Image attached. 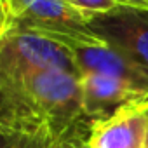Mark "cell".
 <instances>
[{
	"mask_svg": "<svg viewBox=\"0 0 148 148\" xmlns=\"http://www.w3.org/2000/svg\"><path fill=\"white\" fill-rule=\"evenodd\" d=\"M0 125L49 131L56 139L91 132L86 117L80 77L63 70H47L33 75L0 80Z\"/></svg>",
	"mask_w": 148,
	"mask_h": 148,
	"instance_id": "1",
	"label": "cell"
},
{
	"mask_svg": "<svg viewBox=\"0 0 148 148\" xmlns=\"http://www.w3.org/2000/svg\"><path fill=\"white\" fill-rule=\"evenodd\" d=\"M9 7L11 26L33 32L68 51L103 40L89 28L92 16L73 7L68 0H9Z\"/></svg>",
	"mask_w": 148,
	"mask_h": 148,
	"instance_id": "2",
	"label": "cell"
},
{
	"mask_svg": "<svg viewBox=\"0 0 148 148\" xmlns=\"http://www.w3.org/2000/svg\"><path fill=\"white\" fill-rule=\"evenodd\" d=\"M47 70H63L80 77L73 54L58 42L16 26L0 38V80H14Z\"/></svg>",
	"mask_w": 148,
	"mask_h": 148,
	"instance_id": "3",
	"label": "cell"
},
{
	"mask_svg": "<svg viewBox=\"0 0 148 148\" xmlns=\"http://www.w3.org/2000/svg\"><path fill=\"white\" fill-rule=\"evenodd\" d=\"M89 28L99 38L148 68V11L125 7L110 14H96L91 18Z\"/></svg>",
	"mask_w": 148,
	"mask_h": 148,
	"instance_id": "4",
	"label": "cell"
},
{
	"mask_svg": "<svg viewBox=\"0 0 148 148\" xmlns=\"http://www.w3.org/2000/svg\"><path fill=\"white\" fill-rule=\"evenodd\" d=\"M82 103L86 117L94 124L112 115L148 101V89L122 79L86 73L80 77Z\"/></svg>",
	"mask_w": 148,
	"mask_h": 148,
	"instance_id": "5",
	"label": "cell"
},
{
	"mask_svg": "<svg viewBox=\"0 0 148 148\" xmlns=\"http://www.w3.org/2000/svg\"><path fill=\"white\" fill-rule=\"evenodd\" d=\"M70 52L73 54L80 77L86 73H99L148 89V68L105 40L77 45L70 49Z\"/></svg>",
	"mask_w": 148,
	"mask_h": 148,
	"instance_id": "6",
	"label": "cell"
},
{
	"mask_svg": "<svg viewBox=\"0 0 148 148\" xmlns=\"http://www.w3.org/2000/svg\"><path fill=\"white\" fill-rule=\"evenodd\" d=\"M148 132V101L125 108L91 127L92 148H143Z\"/></svg>",
	"mask_w": 148,
	"mask_h": 148,
	"instance_id": "7",
	"label": "cell"
},
{
	"mask_svg": "<svg viewBox=\"0 0 148 148\" xmlns=\"http://www.w3.org/2000/svg\"><path fill=\"white\" fill-rule=\"evenodd\" d=\"M56 138L49 131H25L0 125V148H52Z\"/></svg>",
	"mask_w": 148,
	"mask_h": 148,
	"instance_id": "8",
	"label": "cell"
},
{
	"mask_svg": "<svg viewBox=\"0 0 148 148\" xmlns=\"http://www.w3.org/2000/svg\"><path fill=\"white\" fill-rule=\"evenodd\" d=\"M68 2L91 16L96 14H110L120 9H125L129 5H125L122 0H68Z\"/></svg>",
	"mask_w": 148,
	"mask_h": 148,
	"instance_id": "9",
	"label": "cell"
},
{
	"mask_svg": "<svg viewBox=\"0 0 148 148\" xmlns=\"http://www.w3.org/2000/svg\"><path fill=\"white\" fill-rule=\"evenodd\" d=\"M91 132H79V134H71L61 139H56L52 148H92L89 141Z\"/></svg>",
	"mask_w": 148,
	"mask_h": 148,
	"instance_id": "10",
	"label": "cell"
},
{
	"mask_svg": "<svg viewBox=\"0 0 148 148\" xmlns=\"http://www.w3.org/2000/svg\"><path fill=\"white\" fill-rule=\"evenodd\" d=\"M11 26V7L9 0H0V38Z\"/></svg>",
	"mask_w": 148,
	"mask_h": 148,
	"instance_id": "11",
	"label": "cell"
},
{
	"mask_svg": "<svg viewBox=\"0 0 148 148\" xmlns=\"http://www.w3.org/2000/svg\"><path fill=\"white\" fill-rule=\"evenodd\" d=\"M122 2L129 7H136V9H145L148 11V0H122Z\"/></svg>",
	"mask_w": 148,
	"mask_h": 148,
	"instance_id": "12",
	"label": "cell"
},
{
	"mask_svg": "<svg viewBox=\"0 0 148 148\" xmlns=\"http://www.w3.org/2000/svg\"><path fill=\"white\" fill-rule=\"evenodd\" d=\"M143 148H148V132H146V139H145V146Z\"/></svg>",
	"mask_w": 148,
	"mask_h": 148,
	"instance_id": "13",
	"label": "cell"
}]
</instances>
